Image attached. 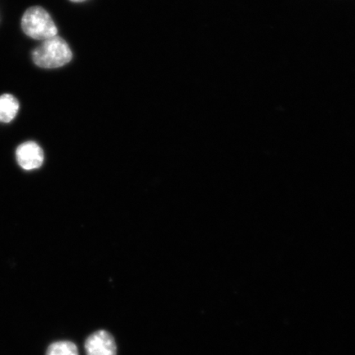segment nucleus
<instances>
[{"instance_id":"f257e3e1","label":"nucleus","mask_w":355,"mask_h":355,"mask_svg":"<svg viewBox=\"0 0 355 355\" xmlns=\"http://www.w3.org/2000/svg\"><path fill=\"white\" fill-rule=\"evenodd\" d=\"M73 52L59 35L46 40L33 53L34 63L44 69H57L72 60Z\"/></svg>"},{"instance_id":"f03ea898","label":"nucleus","mask_w":355,"mask_h":355,"mask_svg":"<svg viewBox=\"0 0 355 355\" xmlns=\"http://www.w3.org/2000/svg\"><path fill=\"white\" fill-rule=\"evenodd\" d=\"M21 28L31 38L46 41L55 37L58 29L54 21L42 7L28 8L22 16Z\"/></svg>"},{"instance_id":"7ed1b4c3","label":"nucleus","mask_w":355,"mask_h":355,"mask_svg":"<svg viewBox=\"0 0 355 355\" xmlns=\"http://www.w3.org/2000/svg\"><path fill=\"white\" fill-rule=\"evenodd\" d=\"M85 352L87 355H117V345L110 333L100 330L88 337Z\"/></svg>"},{"instance_id":"20e7f679","label":"nucleus","mask_w":355,"mask_h":355,"mask_svg":"<svg viewBox=\"0 0 355 355\" xmlns=\"http://www.w3.org/2000/svg\"><path fill=\"white\" fill-rule=\"evenodd\" d=\"M16 157L17 163L24 170L32 171L42 166L44 153L38 144L28 141L17 148Z\"/></svg>"},{"instance_id":"39448f33","label":"nucleus","mask_w":355,"mask_h":355,"mask_svg":"<svg viewBox=\"0 0 355 355\" xmlns=\"http://www.w3.org/2000/svg\"><path fill=\"white\" fill-rule=\"evenodd\" d=\"M19 110V101L10 94L0 96V122L10 123Z\"/></svg>"},{"instance_id":"423d86ee","label":"nucleus","mask_w":355,"mask_h":355,"mask_svg":"<svg viewBox=\"0 0 355 355\" xmlns=\"http://www.w3.org/2000/svg\"><path fill=\"white\" fill-rule=\"evenodd\" d=\"M46 355H79L77 345L71 341L62 340L49 346Z\"/></svg>"},{"instance_id":"0eeeda50","label":"nucleus","mask_w":355,"mask_h":355,"mask_svg":"<svg viewBox=\"0 0 355 355\" xmlns=\"http://www.w3.org/2000/svg\"><path fill=\"white\" fill-rule=\"evenodd\" d=\"M71 1L75 2V3H80V2L86 1V0H71Z\"/></svg>"}]
</instances>
